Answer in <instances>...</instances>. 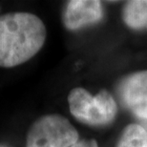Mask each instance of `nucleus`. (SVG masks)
Here are the masks:
<instances>
[{
	"instance_id": "f257e3e1",
	"label": "nucleus",
	"mask_w": 147,
	"mask_h": 147,
	"mask_svg": "<svg viewBox=\"0 0 147 147\" xmlns=\"http://www.w3.org/2000/svg\"><path fill=\"white\" fill-rule=\"evenodd\" d=\"M46 36L45 25L36 14L13 11L0 16V67L27 62L41 50Z\"/></svg>"
},
{
	"instance_id": "f03ea898",
	"label": "nucleus",
	"mask_w": 147,
	"mask_h": 147,
	"mask_svg": "<svg viewBox=\"0 0 147 147\" xmlns=\"http://www.w3.org/2000/svg\"><path fill=\"white\" fill-rule=\"evenodd\" d=\"M70 112L78 121L89 126H105L116 119L117 104L106 89L93 96L82 87H76L68 95Z\"/></svg>"
},
{
	"instance_id": "7ed1b4c3",
	"label": "nucleus",
	"mask_w": 147,
	"mask_h": 147,
	"mask_svg": "<svg viewBox=\"0 0 147 147\" xmlns=\"http://www.w3.org/2000/svg\"><path fill=\"white\" fill-rule=\"evenodd\" d=\"M79 140L78 130L58 114L42 116L30 127L26 147H72Z\"/></svg>"
},
{
	"instance_id": "20e7f679",
	"label": "nucleus",
	"mask_w": 147,
	"mask_h": 147,
	"mask_svg": "<svg viewBox=\"0 0 147 147\" xmlns=\"http://www.w3.org/2000/svg\"><path fill=\"white\" fill-rule=\"evenodd\" d=\"M119 95L126 108L142 119H147V70L128 75L119 85Z\"/></svg>"
},
{
	"instance_id": "39448f33",
	"label": "nucleus",
	"mask_w": 147,
	"mask_h": 147,
	"mask_svg": "<svg viewBox=\"0 0 147 147\" xmlns=\"http://www.w3.org/2000/svg\"><path fill=\"white\" fill-rule=\"evenodd\" d=\"M103 17V8L98 0H71L67 3L62 20L69 31H78L98 23Z\"/></svg>"
},
{
	"instance_id": "423d86ee",
	"label": "nucleus",
	"mask_w": 147,
	"mask_h": 147,
	"mask_svg": "<svg viewBox=\"0 0 147 147\" xmlns=\"http://www.w3.org/2000/svg\"><path fill=\"white\" fill-rule=\"evenodd\" d=\"M123 21L133 30L147 27V0H131L125 3L122 11Z\"/></svg>"
},
{
	"instance_id": "0eeeda50",
	"label": "nucleus",
	"mask_w": 147,
	"mask_h": 147,
	"mask_svg": "<svg viewBox=\"0 0 147 147\" xmlns=\"http://www.w3.org/2000/svg\"><path fill=\"white\" fill-rule=\"evenodd\" d=\"M117 147H147V134L139 123L128 124L123 129Z\"/></svg>"
},
{
	"instance_id": "6e6552de",
	"label": "nucleus",
	"mask_w": 147,
	"mask_h": 147,
	"mask_svg": "<svg viewBox=\"0 0 147 147\" xmlns=\"http://www.w3.org/2000/svg\"><path fill=\"white\" fill-rule=\"evenodd\" d=\"M72 147H98V142L95 140H79Z\"/></svg>"
},
{
	"instance_id": "1a4fd4ad",
	"label": "nucleus",
	"mask_w": 147,
	"mask_h": 147,
	"mask_svg": "<svg viewBox=\"0 0 147 147\" xmlns=\"http://www.w3.org/2000/svg\"><path fill=\"white\" fill-rule=\"evenodd\" d=\"M139 124L140 126H142V128L144 129L145 132H146V134H147V119H142Z\"/></svg>"
},
{
	"instance_id": "9d476101",
	"label": "nucleus",
	"mask_w": 147,
	"mask_h": 147,
	"mask_svg": "<svg viewBox=\"0 0 147 147\" xmlns=\"http://www.w3.org/2000/svg\"><path fill=\"white\" fill-rule=\"evenodd\" d=\"M0 147H4V146H1V145H0Z\"/></svg>"
},
{
	"instance_id": "9b49d317",
	"label": "nucleus",
	"mask_w": 147,
	"mask_h": 147,
	"mask_svg": "<svg viewBox=\"0 0 147 147\" xmlns=\"http://www.w3.org/2000/svg\"><path fill=\"white\" fill-rule=\"evenodd\" d=\"M146 28H147V27H146Z\"/></svg>"
}]
</instances>
